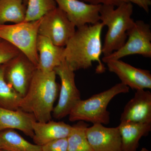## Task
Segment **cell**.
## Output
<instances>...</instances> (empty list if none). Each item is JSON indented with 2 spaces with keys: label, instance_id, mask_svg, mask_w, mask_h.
Returning a JSON list of instances; mask_svg holds the SVG:
<instances>
[{
  "label": "cell",
  "instance_id": "cb8c5ba5",
  "mask_svg": "<svg viewBox=\"0 0 151 151\" xmlns=\"http://www.w3.org/2000/svg\"><path fill=\"white\" fill-rule=\"evenodd\" d=\"M67 138L60 139L41 146V151H67Z\"/></svg>",
  "mask_w": 151,
  "mask_h": 151
},
{
  "label": "cell",
  "instance_id": "8fae6325",
  "mask_svg": "<svg viewBox=\"0 0 151 151\" xmlns=\"http://www.w3.org/2000/svg\"><path fill=\"white\" fill-rule=\"evenodd\" d=\"M108 70L115 73L121 83L137 90L151 89V74L147 70L134 67L120 60L106 63Z\"/></svg>",
  "mask_w": 151,
  "mask_h": 151
},
{
  "label": "cell",
  "instance_id": "603a6c76",
  "mask_svg": "<svg viewBox=\"0 0 151 151\" xmlns=\"http://www.w3.org/2000/svg\"><path fill=\"white\" fill-rule=\"evenodd\" d=\"M21 52L5 40L0 41V65L8 62L18 55Z\"/></svg>",
  "mask_w": 151,
  "mask_h": 151
},
{
  "label": "cell",
  "instance_id": "30bf717a",
  "mask_svg": "<svg viewBox=\"0 0 151 151\" xmlns=\"http://www.w3.org/2000/svg\"><path fill=\"white\" fill-rule=\"evenodd\" d=\"M57 5L76 27L94 24L100 22L102 5L89 4L80 0H55Z\"/></svg>",
  "mask_w": 151,
  "mask_h": 151
},
{
  "label": "cell",
  "instance_id": "5bb4252c",
  "mask_svg": "<svg viewBox=\"0 0 151 151\" xmlns=\"http://www.w3.org/2000/svg\"><path fill=\"white\" fill-rule=\"evenodd\" d=\"M37 50L38 63L37 68L44 72L54 71L65 60L64 47L57 46L45 37L38 36Z\"/></svg>",
  "mask_w": 151,
  "mask_h": 151
},
{
  "label": "cell",
  "instance_id": "9c48e42d",
  "mask_svg": "<svg viewBox=\"0 0 151 151\" xmlns=\"http://www.w3.org/2000/svg\"><path fill=\"white\" fill-rule=\"evenodd\" d=\"M4 65L6 81L23 97L27 92L36 66L22 52Z\"/></svg>",
  "mask_w": 151,
  "mask_h": 151
},
{
  "label": "cell",
  "instance_id": "e0dca14e",
  "mask_svg": "<svg viewBox=\"0 0 151 151\" xmlns=\"http://www.w3.org/2000/svg\"><path fill=\"white\" fill-rule=\"evenodd\" d=\"M118 127L124 151H137L141 138L151 131V124L121 122Z\"/></svg>",
  "mask_w": 151,
  "mask_h": 151
},
{
  "label": "cell",
  "instance_id": "d4e9b609",
  "mask_svg": "<svg viewBox=\"0 0 151 151\" xmlns=\"http://www.w3.org/2000/svg\"><path fill=\"white\" fill-rule=\"evenodd\" d=\"M85 2L94 5H105L118 6L122 3L126 1L125 0H80Z\"/></svg>",
  "mask_w": 151,
  "mask_h": 151
},
{
  "label": "cell",
  "instance_id": "ffe728a7",
  "mask_svg": "<svg viewBox=\"0 0 151 151\" xmlns=\"http://www.w3.org/2000/svg\"><path fill=\"white\" fill-rule=\"evenodd\" d=\"M22 97L6 82L4 65H0V107L12 110L20 109Z\"/></svg>",
  "mask_w": 151,
  "mask_h": 151
},
{
  "label": "cell",
  "instance_id": "4fadbf2b",
  "mask_svg": "<svg viewBox=\"0 0 151 151\" xmlns=\"http://www.w3.org/2000/svg\"><path fill=\"white\" fill-rule=\"evenodd\" d=\"M121 122L151 124V93L145 89L137 90L134 96L124 107Z\"/></svg>",
  "mask_w": 151,
  "mask_h": 151
},
{
  "label": "cell",
  "instance_id": "2e32d148",
  "mask_svg": "<svg viewBox=\"0 0 151 151\" xmlns=\"http://www.w3.org/2000/svg\"><path fill=\"white\" fill-rule=\"evenodd\" d=\"M35 121L32 114L21 109L12 110L0 107V131L9 129L18 130L32 138V123Z\"/></svg>",
  "mask_w": 151,
  "mask_h": 151
},
{
  "label": "cell",
  "instance_id": "d6986e66",
  "mask_svg": "<svg viewBox=\"0 0 151 151\" xmlns=\"http://www.w3.org/2000/svg\"><path fill=\"white\" fill-rule=\"evenodd\" d=\"M26 10L23 0H0V24L24 22Z\"/></svg>",
  "mask_w": 151,
  "mask_h": 151
},
{
  "label": "cell",
  "instance_id": "44dd1931",
  "mask_svg": "<svg viewBox=\"0 0 151 151\" xmlns=\"http://www.w3.org/2000/svg\"><path fill=\"white\" fill-rule=\"evenodd\" d=\"M89 127L83 121H78L72 126L70 134L67 138V151H94L87 140L86 131Z\"/></svg>",
  "mask_w": 151,
  "mask_h": 151
},
{
  "label": "cell",
  "instance_id": "277c9868",
  "mask_svg": "<svg viewBox=\"0 0 151 151\" xmlns=\"http://www.w3.org/2000/svg\"><path fill=\"white\" fill-rule=\"evenodd\" d=\"M129 89L121 82L88 99L80 100L68 115L69 121L108 125L110 122V113L107 110L108 104L116 95L129 92Z\"/></svg>",
  "mask_w": 151,
  "mask_h": 151
},
{
  "label": "cell",
  "instance_id": "ac0fdd59",
  "mask_svg": "<svg viewBox=\"0 0 151 151\" xmlns=\"http://www.w3.org/2000/svg\"><path fill=\"white\" fill-rule=\"evenodd\" d=\"M0 149L7 151H41V146L26 140L13 129L0 131Z\"/></svg>",
  "mask_w": 151,
  "mask_h": 151
},
{
  "label": "cell",
  "instance_id": "3957f363",
  "mask_svg": "<svg viewBox=\"0 0 151 151\" xmlns=\"http://www.w3.org/2000/svg\"><path fill=\"white\" fill-rule=\"evenodd\" d=\"M133 13V5L129 2L122 3L116 9L113 6H101L100 20L108 28L102 48L104 56L118 50L125 44L127 32L134 23L132 18Z\"/></svg>",
  "mask_w": 151,
  "mask_h": 151
},
{
  "label": "cell",
  "instance_id": "5b68a950",
  "mask_svg": "<svg viewBox=\"0 0 151 151\" xmlns=\"http://www.w3.org/2000/svg\"><path fill=\"white\" fill-rule=\"evenodd\" d=\"M41 19L13 24H0V39L12 45L36 66L38 63L37 41Z\"/></svg>",
  "mask_w": 151,
  "mask_h": 151
},
{
  "label": "cell",
  "instance_id": "6da1fadb",
  "mask_svg": "<svg viewBox=\"0 0 151 151\" xmlns=\"http://www.w3.org/2000/svg\"><path fill=\"white\" fill-rule=\"evenodd\" d=\"M104 26L101 22L85 25L78 28L68 40L64 47V58L73 71L89 68L94 61L98 63L97 73L105 71L100 60L103 48L101 33Z\"/></svg>",
  "mask_w": 151,
  "mask_h": 151
},
{
  "label": "cell",
  "instance_id": "83f0119b",
  "mask_svg": "<svg viewBox=\"0 0 151 151\" xmlns=\"http://www.w3.org/2000/svg\"><path fill=\"white\" fill-rule=\"evenodd\" d=\"M23 1L24 2V4L27 5L28 0H23Z\"/></svg>",
  "mask_w": 151,
  "mask_h": 151
},
{
  "label": "cell",
  "instance_id": "52a82bcc",
  "mask_svg": "<svg viewBox=\"0 0 151 151\" xmlns=\"http://www.w3.org/2000/svg\"><path fill=\"white\" fill-rule=\"evenodd\" d=\"M54 71L61 81L59 100L53 108L55 119L60 120L68 116L74 106L81 99V94L76 86L75 74L65 60L57 66Z\"/></svg>",
  "mask_w": 151,
  "mask_h": 151
},
{
  "label": "cell",
  "instance_id": "7c38bea8",
  "mask_svg": "<svg viewBox=\"0 0 151 151\" xmlns=\"http://www.w3.org/2000/svg\"><path fill=\"white\" fill-rule=\"evenodd\" d=\"M87 140L94 151H124L119 127L94 124L86 131Z\"/></svg>",
  "mask_w": 151,
  "mask_h": 151
},
{
  "label": "cell",
  "instance_id": "484cf974",
  "mask_svg": "<svg viewBox=\"0 0 151 151\" xmlns=\"http://www.w3.org/2000/svg\"><path fill=\"white\" fill-rule=\"evenodd\" d=\"M127 2L133 3L142 9L146 12L149 13L151 5V0H125Z\"/></svg>",
  "mask_w": 151,
  "mask_h": 151
},
{
  "label": "cell",
  "instance_id": "9a60e30c",
  "mask_svg": "<svg viewBox=\"0 0 151 151\" xmlns=\"http://www.w3.org/2000/svg\"><path fill=\"white\" fill-rule=\"evenodd\" d=\"M35 144L42 146L52 141L67 138L72 126L62 122L50 121L41 122L35 121L32 123Z\"/></svg>",
  "mask_w": 151,
  "mask_h": 151
},
{
  "label": "cell",
  "instance_id": "7402d4cb",
  "mask_svg": "<svg viewBox=\"0 0 151 151\" xmlns=\"http://www.w3.org/2000/svg\"><path fill=\"white\" fill-rule=\"evenodd\" d=\"M57 7L55 0H28L24 22L40 19Z\"/></svg>",
  "mask_w": 151,
  "mask_h": 151
},
{
  "label": "cell",
  "instance_id": "ba28073f",
  "mask_svg": "<svg viewBox=\"0 0 151 151\" xmlns=\"http://www.w3.org/2000/svg\"><path fill=\"white\" fill-rule=\"evenodd\" d=\"M76 31L75 26L57 7L41 19L38 34L47 38L57 46L64 47Z\"/></svg>",
  "mask_w": 151,
  "mask_h": 151
},
{
  "label": "cell",
  "instance_id": "f1b7e54d",
  "mask_svg": "<svg viewBox=\"0 0 151 151\" xmlns=\"http://www.w3.org/2000/svg\"><path fill=\"white\" fill-rule=\"evenodd\" d=\"M0 151H7L6 150H2V149H0Z\"/></svg>",
  "mask_w": 151,
  "mask_h": 151
},
{
  "label": "cell",
  "instance_id": "f546056e",
  "mask_svg": "<svg viewBox=\"0 0 151 151\" xmlns=\"http://www.w3.org/2000/svg\"><path fill=\"white\" fill-rule=\"evenodd\" d=\"M2 40H1V39H0V41H1Z\"/></svg>",
  "mask_w": 151,
  "mask_h": 151
},
{
  "label": "cell",
  "instance_id": "7a4b0ae2",
  "mask_svg": "<svg viewBox=\"0 0 151 151\" xmlns=\"http://www.w3.org/2000/svg\"><path fill=\"white\" fill-rule=\"evenodd\" d=\"M54 71L44 72L37 68L20 109L32 114L36 121L46 122L52 119L55 102L60 86Z\"/></svg>",
  "mask_w": 151,
  "mask_h": 151
},
{
  "label": "cell",
  "instance_id": "8992f818",
  "mask_svg": "<svg viewBox=\"0 0 151 151\" xmlns=\"http://www.w3.org/2000/svg\"><path fill=\"white\" fill-rule=\"evenodd\" d=\"M127 34V40L123 46L108 56H103V62L106 63L109 60H120L132 55L151 57V31L150 25L143 21H137L128 31Z\"/></svg>",
  "mask_w": 151,
  "mask_h": 151
},
{
  "label": "cell",
  "instance_id": "4316f807",
  "mask_svg": "<svg viewBox=\"0 0 151 151\" xmlns=\"http://www.w3.org/2000/svg\"><path fill=\"white\" fill-rule=\"evenodd\" d=\"M141 151H150L149 150H148L146 148L143 147L142 148V149H141Z\"/></svg>",
  "mask_w": 151,
  "mask_h": 151
}]
</instances>
